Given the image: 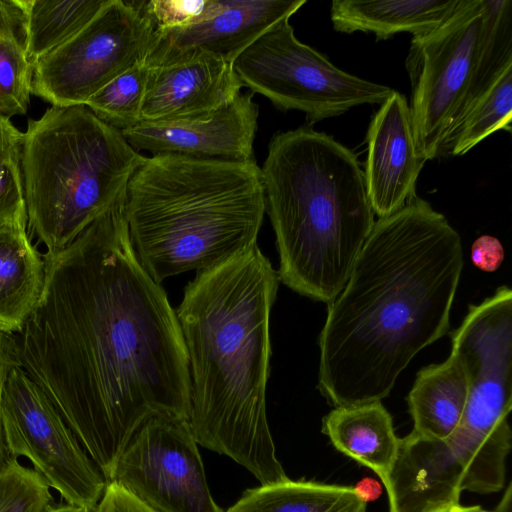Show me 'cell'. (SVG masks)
Returning <instances> with one entry per match:
<instances>
[{
  "label": "cell",
  "instance_id": "2",
  "mask_svg": "<svg viewBox=\"0 0 512 512\" xmlns=\"http://www.w3.org/2000/svg\"><path fill=\"white\" fill-rule=\"evenodd\" d=\"M464 267L459 233L417 195L378 218L320 332L317 388L334 407L382 401L449 332Z\"/></svg>",
  "mask_w": 512,
  "mask_h": 512
},
{
  "label": "cell",
  "instance_id": "30",
  "mask_svg": "<svg viewBox=\"0 0 512 512\" xmlns=\"http://www.w3.org/2000/svg\"><path fill=\"white\" fill-rule=\"evenodd\" d=\"M139 5L160 32L206 18L213 11L215 0H151L139 1Z\"/></svg>",
  "mask_w": 512,
  "mask_h": 512
},
{
  "label": "cell",
  "instance_id": "10",
  "mask_svg": "<svg viewBox=\"0 0 512 512\" xmlns=\"http://www.w3.org/2000/svg\"><path fill=\"white\" fill-rule=\"evenodd\" d=\"M2 421L11 457L24 456L69 504L94 510L106 479L50 399L22 366L7 380Z\"/></svg>",
  "mask_w": 512,
  "mask_h": 512
},
{
  "label": "cell",
  "instance_id": "7",
  "mask_svg": "<svg viewBox=\"0 0 512 512\" xmlns=\"http://www.w3.org/2000/svg\"><path fill=\"white\" fill-rule=\"evenodd\" d=\"M243 86L268 98L279 110H298L313 125L363 104H381L394 89L332 64L300 42L283 20L268 29L232 63Z\"/></svg>",
  "mask_w": 512,
  "mask_h": 512
},
{
  "label": "cell",
  "instance_id": "16",
  "mask_svg": "<svg viewBox=\"0 0 512 512\" xmlns=\"http://www.w3.org/2000/svg\"><path fill=\"white\" fill-rule=\"evenodd\" d=\"M364 181L374 215L385 218L416 196V182L426 160L413 133L409 104L398 91L380 104L366 135Z\"/></svg>",
  "mask_w": 512,
  "mask_h": 512
},
{
  "label": "cell",
  "instance_id": "22",
  "mask_svg": "<svg viewBox=\"0 0 512 512\" xmlns=\"http://www.w3.org/2000/svg\"><path fill=\"white\" fill-rule=\"evenodd\" d=\"M366 509L367 500L356 487L287 478L246 490L223 512H366Z\"/></svg>",
  "mask_w": 512,
  "mask_h": 512
},
{
  "label": "cell",
  "instance_id": "4",
  "mask_svg": "<svg viewBox=\"0 0 512 512\" xmlns=\"http://www.w3.org/2000/svg\"><path fill=\"white\" fill-rule=\"evenodd\" d=\"M260 170L280 282L329 304L375 223L357 156L332 136L303 126L272 137Z\"/></svg>",
  "mask_w": 512,
  "mask_h": 512
},
{
  "label": "cell",
  "instance_id": "5",
  "mask_svg": "<svg viewBox=\"0 0 512 512\" xmlns=\"http://www.w3.org/2000/svg\"><path fill=\"white\" fill-rule=\"evenodd\" d=\"M265 212L255 159L145 157L124 201L135 256L159 284L207 270L257 245Z\"/></svg>",
  "mask_w": 512,
  "mask_h": 512
},
{
  "label": "cell",
  "instance_id": "35",
  "mask_svg": "<svg viewBox=\"0 0 512 512\" xmlns=\"http://www.w3.org/2000/svg\"><path fill=\"white\" fill-rule=\"evenodd\" d=\"M44 512H93V511L86 507H83V506L66 503V504H60V505L51 504L44 510Z\"/></svg>",
  "mask_w": 512,
  "mask_h": 512
},
{
  "label": "cell",
  "instance_id": "3",
  "mask_svg": "<svg viewBox=\"0 0 512 512\" xmlns=\"http://www.w3.org/2000/svg\"><path fill=\"white\" fill-rule=\"evenodd\" d=\"M279 283L255 245L197 272L175 310L188 356L190 430L198 445L228 456L261 484L288 478L266 413Z\"/></svg>",
  "mask_w": 512,
  "mask_h": 512
},
{
  "label": "cell",
  "instance_id": "17",
  "mask_svg": "<svg viewBox=\"0 0 512 512\" xmlns=\"http://www.w3.org/2000/svg\"><path fill=\"white\" fill-rule=\"evenodd\" d=\"M242 87L232 63L204 51L149 66L142 121L207 117L232 102Z\"/></svg>",
  "mask_w": 512,
  "mask_h": 512
},
{
  "label": "cell",
  "instance_id": "19",
  "mask_svg": "<svg viewBox=\"0 0 512 512\" xmlns=\"http://www.w3.org/2000/svg\"><path fill=\"white\" fill-rule=\"evenodd\" d=\"M27 222L0 223V330L20 332L38 303L45 260L31 244Z\"/></svg>",
  "mask_w": 512,
  "mask_h": 512
},
{
  "label": "cell",
  "instance_id": "12",
  "mask_svg": "<svg viewBox=\"0 0 512 512\" xmlns=\"http://www.w3.org/2000/svg\"><path fill=\"white\" fill-rule=\"evenodd\" d=\"M108 481L156 512H223L210 493L198 444L185 420L148 419L124 447Z\"/></svg>",
  "mask_w": 512,
  "mask_h": 512
},
{
  "label": "cell",
  "instance_id": "21",
  "mask_svg": "<svg viewBox=\"0 0 512 512\" xmlns=\"http://www.w3.org/2000/svg\"><path fill=\"white\" fill-rule=\"evenodd\" d=\"M467 395V376L455 356L420 369L407 397L412 431L447 439L460 425Z\"/></svg>",
  "mask_w": 512,
  "mask_h": 512
},
{
  "label": "cell",
  "instance_id": "9",
  "mask_svg": "<svg viewBox=\"0 0 512 512\" xmlns=\"http://www.w3.org/2000/svg\"><path fill=\"white\" fill-rule=\"evenodd\" d=\"M156 39L139 1L111 0L78 34L32 64L31 93L55 107L85 105L113 79L146 63Z\"/></svg>",
  "mask_w": 512,
  "mask_h": 512
},
{
  "label": "cell",
  "instance_id": "18",
  "mask_svg": "<svg viewBox=\"0 0 512 512\" xmlns=\"http://www.w3.org/2000/svg\"><path fill=\"white\" fill-rule=\"evenodd\" d=\"M321 431L336 450L370 468L385 485L400 438L381 401L335 407L323 417Z\"/></svg>",
  "mask_w": 512,
  "mask_h": 512
},
{
  "label": "cell",
  "instance_id": "13",
  "mask_svg": "<svg viewBox=\"0 0 512 512\" xmlns=\"http://www.w3.org/2000/svg\"><path fill=\"white\" fill-rule=\"evenodd\" d=\"M385 488L389 512H439L460 505L471 489L468 451L458 441L412 431L400 438Z\"/></svg>",
  "mask_w": 512,
  "mask_h": 512
},
{
  "label": "cell",
  "instance_id": "8",
  "mask_svg": "<svg viewBox=\"0 0 512 512\" xmlns=\"http://www.w3.org/2000/svg\"><path fill=\"white\" fill-rule=\"evenodd\" d=\"M484 16L483 0H458L435 30L413 36L405 61L411 83L409 110L421 156L444 155L468 98Z\"/></svg>",
  "mask_w": 512,
  "mask_h": 512
},
{
  "label": "cell",
  "instance_id": "32",
  "mask_svg": "<svg viewBox=\"0 0 512 512\" xmlns=\"http://www.w3.org/2000/svg\"><path fill=\"white\" fill-rule=\"evenodd\" d=\"M93 512H156L113 481L106 483L104 492Z\"/></svg>",
  "mask_w": 512,
  "mask_h": 512
},
{
  "label": "cell",
  "instance_id": "1",
  "mask_svg": "<svg viewBox=\"0 0 512 512\" xmlns=\"http://www.w3.org/2000/svg\"><path fill=\"white\" fill-rule=\"evenodd\" d=\"M124 201L43 255V291L17 338L22 368L106 481L148 419L188 421L190 407L177 315L135 256Z\"/></svg>",
  "mask_w": 512,
  "mask_h": 512
},
{
  "label": "cell",
  "instance_id": "24",
  "mask_svg": "<svg viewBox=\"0 0 512 512\" xmlns=\"http://www.w3.org/2000/svg\"><path fill=\"white\" fill-rule=\"evenodd\" d=\"M111 0H24L32 64L85 28Z\"/></svg>",
  "mask_w": 512,
  "mask_h": 512
},
{
  "label": "cell",
  "instance_id": "25",
  "mask_svg": "<svg viewBox=\"0 0 512 512\" xmlns=\"http://www.w3.org/2000/svg\"><path fill=\"white\" fill-rule=\"evenodd\" d=\"M511 121L512 66H509L464 112L444 155L462 156L494 132H511Z\"/></svg>",
  "mask_w": 512,
  "mask_h": 512
},
{
  "label": "cell",
  "instance_id": "36",
  "mask_svg": "<svg viewBox=\"0 0 512 512\" xmlns=\"http://www.w3.org/2000/svg\"><path fill=\"white\" fill-rule=\"evenodd\" d=\"M439 512H491L488 511L481 506L475 505V506H462L461 504L446 510H442Z\"/></svg>",
  "mask_w": 512,
  "mask_h": 512
},
{
  "label": "cell",
  "instance_id": "27",
  "mask_svg": "<svg viewBox=\"0 0 512 512\" xmlns=\"http://www.w3.org/2000/svg\"><path fill=\"white\" fill-rule=\"evenodd\" d=\"M149 74L147 63L139 64L93 94L85 103L96 117L124 131L142 122V106Z\"/></svg>",
  "mask_w": 512,
  "mask_h": 512
},
{
  "label": "cell",
  "instance_id": "20",
  "mask_svg": "<svg viewBox=\"0 0 512 512\" xmlns=\"http://www.w3.org/2000/svg\"><path fill=\"white\" fill-rule=\"evenodd\" d=\"M458 0H335L330 16L338 32L373 33L386 40L397 33L423 35L438 28L455 9Z\"/></svg>",
  "mask_w": 512,
  "mask_h": 512
},
{
  "label": "cell",
  "instance_id": "15",
  "mask_svg": "<svg viewBox=\"0 0 512 512\" xmlns=\"http://www.w3.org/2000/svg\"><path fill=\"white\" fill-rule=\"evenodd\" d=\"M306 0H215L211 14L182 28L157 31L147 59L162 66L204 51L233 61L257 38L283 20H289Z\"/></svg>",
  "mask_w": 512,
  "mask_h": 512
},
{
  "label": "cell",
  "instance_id": "23",
  "mask_svg": "<svg viewBox=\"0 0 512 512\" xmlns=\"http://www.w3.org/2000/svg\"><path fill=\"white\" fill-rule=\"evenodd\" d=\"M24 0H0V116L26 114L32 85Z\"/></svg>",
  "mask_w": 512,
  "mask_h": 512
},
{
  "label": "cell",
  "instance_id": "31",
  "mask_svg": "<svg viewBox=\"0 0 512 512\" xmlns=\"http://www.w3.org/2000/svg\"><path fill=\"white\" fill-rule=\"evenodd\" d=\"M21 366L17 338L13 333L0 330V463L10 458L2 421V401L5 386L11 371Z\"/></svg>",
  "mask_w": 512,
  "mask_h": 512
},
{
  "label": "cell",
  "instance_id": "11",
  "mask_svg": "<svg viewBox=\"0 0 512 512\" xmlns=\"http://www.w3.org/2000/svg\"><path fill=\"white\" fill-rule=\"evenodd\" d=\"M451 355L461 363L468 395L456 430L478 440L511 444L512 291L500 286L492 296L470 305L451 332Z\"/></svg>",
  "mask_w": 512,
  "mask_h": 512
},
{
  "label": "cell",
  "instance_id": "28",
  "mask_svg": "<svg viewBox=\"0 0 512 512\" xmlns=\"http://www.w3.org/2000/svg\"><path fill=\"white\" fill-rule=\"evenodd\" d=\"M24 133L0 116V223L27 222L22 153Z\"/></svg>",
  "mask_w": 512,
  "mask_h": 512
},
{
  "label": "cell",
  "instance_id": "6",
  "mask_svg": "<svg viewBox=\"0 0 512 512\" xmlns=\"http://www.w3.org/2000/svg\"><path fill=\"white\" fill-rule=\"evenodd\" d=\"M144 158L85 105L51 106L30 120L22 153L27 224L46 253L121 202Z\"/></svg>",
  "mask_w": 512,
  "mask_h": 512
},
{
  "label": "cell",
  "instance_id": "29",
  "mask_svg": "<svg viewBox=\"0 0 512 512\" xmlns=\"http://www.w3.org/2000/svg\"><path fill=\"white\" fill-rule=\"evenodd\" d=\"M52 504L49 485L10 457L0 463V512H44Z\"/></svg>",
  "mask_w": 512,
  "mask_h": 512
},
{
  "label": "cell",
  "instance_id": "14",
  "mask_svg": "<svg viewBox=\"0 0 512 512\" xmlns=\"http://www.w3.org/2000/svg\"><path fill=\"white\" fill-rule=\"evenodd\" d=\"M258 116L253 93L246 92L207 117L142 121L121 133L133 149L152 155L242 162L255 159L253 143Z\"/></svg>",
  "mask_w": 512,
  "mask_h": 512
},
{
  "label": "cell",
  "instance_id": "26",
  "mask_svg": "<svg viewBox=\"0 0 512 512\" xmlns=\"http://www.w3.org/2000/svg\"><path fill=\"white\" fill-rule=\"evenodd\" d=\"M483 6L478 56L464 112L504 69L512 66V1L483 0Z\"/></svg>",
  "mask_w": 512,
  "mask_h": 512
},
{
  "label": "cell",
  "instance_id": "34",
  "mask_svg": "<svg viewBox=\"0 0 512 512\" xmlns=\"http://www.w3.org/2000/svg\"><path fill=\"white\" fill-rule=\"evenodd\" d=\"M511 508H512V487H511V484H509L506 487L501 500L499 501V503L497 504L495 509L491 512H512Z\"/></svg>",
  "mask_w": 512,
  "mask_h": 512
},
{
  "label": "cell",
  "instance_id": "33",
  "mask_svg": "<svg viewBox=\"0 0 512 512\" xmlns=\"http://www.w3.org/2000/svg\"><path fill=\"white\" fill-rule=\"evenodd\" d=\"M504 260V248L494 236L482 235L471 246V261L485 272L496 271Z\"/></svg>",
  "mask_w": 512,
  "mask_h": 512
}]
</instances>
